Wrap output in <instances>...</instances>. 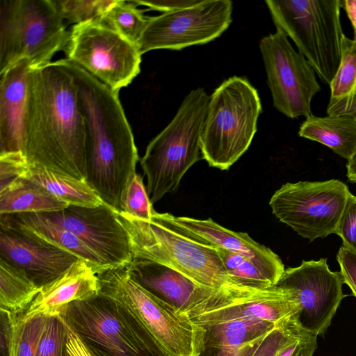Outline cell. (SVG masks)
<instances>
[{
    "label": "cell",
    "instance_id": "6da1fadb",
    "mask_svg": "<svg viewBox=\"0 0 356 356\" xmlns=\"http://www.w3.org/2000/svg\"><path fill=\"white\" fill-rule=\"evenodd\" d=\"M23 134L29 165L86 181V120L74 79L58 61L30 72Z\"/></svg>",
    "mask_w": 356,
    "mask_h": 356
},
{
    "label": "cell",
    "instance_id": "7a4b0ae2",
    "mask_svg": "<svg viewBox=\"0 0 356 356\" xmlns=\"http://www.w3.org/2000/svg\"><path fill=\"white\" fill-rule=\"evenodd\" d=\"M72 75L88 133L86 181L102 202L123 211L139 160L131 127L114 91L67 58L57 60Z\"/></svg>",
    "mask_w": 356,
    "mask_h": 356
},
{
    "label": "cell",
    "instance_id": "3957f363",
    "mask_svg": "<svg viewBox=\"0 0 356 356\" xmlns=\"http://www.w3.org/2000/svg\"><path fill=\"white\" fill-rule=\"evenodd\" d=\"M115 213L128 234L132 259L168 266L196 283L215 290L245 288L229 277L212 246L180 232L154 214L147 220L124 211Z\"/></svg>",
    "mask_w": 356,
    "mask_h": 356
},
{
    "label": "cell",
    "instance_id": "277c9868",
    "mask_svg": "<svg viewBox=\"0 0 356 356\" xmlns=\"http://www.w3.org/2000/svg\"><path fill=\"white\" fill-rule=\"evenodd\" d=\"M209 100L204 88L191 90L171 122L147 145L140 165L152 204L176 191L188 170L202 159L200 140Z\"/></svg>",
    "mask_w": 356,
    "mask_h": 356
},
{
    "label": "cell",
    "instance_id": "5b68a950",
    "mask_svg": "<svg viewBox=\"0 0 356 356\" xmlns=\"http://www.w3.org/2000/svg\"><path fill=\"white\" fill-rule=\"evenodd\" d=\"M262 111L260 98L241 76L225 80L209 96L201 152L209 166L228 170L248 150Z\"/></svg>",
    "mask_w": 356,
    "mask_h": 356
},
{
    "label": "cell",
    "instance_id": "8992f818",
    "mask_svg": "<svg viewBox=\"0 0 356 356\" xmlns=\"http://www.w3.org/2000/svg\"><path fill=\"white\" fill-rule=\"evenodd\" d=\"M63 19L56 0H0V75L22 60L50 63L69 40Z\"/></svg>",
    "mask_w": 356,
    "mask_h": 356
},
{
    "label": "cell",
    "instance_id": "52a82bcc",
    "mask_svg": "<svg viewBox=\"0 0 356 356\" xmlns=\"http://www.w3.org/2000/svg\"><path fill=\"white\" fill-rule=\"evenodd\" d=\"M277 30L289 37L329 86L339 67L343 36L341 0H267Z\"/></svg>",
    "mask_w": 356,
    "mask_h": 356
},
{
    "label": "cell",
    "instance_id": "ba28073f",
    "mask_svg": "<svg viewBox=\"0 0 356 356\" xmlns=\"http://www.w3.org/2000/svg\"><path fill=\"white\" fill-rule=\"evenodd\" d=\"M58 316L93 356H168L126 308L99 292L70 303Z\"/></svg>",
    "mask_w": 356,
    "mask_h": 356
},
{
    "label": "cell",
    "instance_id": "9c48e42d",
    "mask_svg": "<svg viewBox=\"0 0 356 356\" xmlns=\"http://www.w3.org/2000/svg\"><path fill=\"white\" fill-rule=\"evenodd\" d=\"M99 293L119 302L144 327L168 356H192L193 324L141 286L129 264L97 273Z\"/></svg>",
    "mask_w": 356,
    "mask_h": 356
},
{
    "label": "cell",
    "instance_id": "30bf717a",
    "mask_svg": "<svg viewBox=\"0 0 356 356\" xmlns=\"http://www.w3.org/2000/svg\"><path fill=\"white\" fill-rule=\"evenodd\" d=\"M350 192L337 179L286 183L269 205L277 219L310 241L336 234Z\"/></svg>",
    "mask_w": 356,
    "mask_h": 356
},
{
    "label": "cell",
    "instance_id": "8fae6325",
    "mask_svg": "<svg viewBox=\"0 0 356 356\" xmlns=\"http://www.w3.org/2000/svg\"><path fill=\"white\" fill-rule=\"evenodd\" d=\"M64 51L68 60L116 92L140 71L137 45L99 20L74 25Z\"/></svg>",
    "mask_w": 356,
    "mask_h": 356
},
{
    "label": "cell",
    "instance_id": "7c38bea8",
    "mask_svg": "<svg viewBox=\"0 0 356 356\" xmlns=\"http://www.w3.org/2000/svg\"><path fill=\"white\" fill-rule=\"evenodd\" d=\"M259 49L275 108L290 118L312 115V100L321 86L305 56L279 30L264 37Z\"/></svg>",
    "mask_w": 356,
    "mask_h": 356
},
{
    "label": "cell",
    "instance_id": "4fadbf2b",
    "mask_svg": "<svg viewBox=\"0 0 356 356\" xmlns=\"http://www.w3.org/2000/svg\"><path fill=\"white\" fill-rule=\"evenodd\" d=\"M232 9L229 0H201L191 7L149 17L136 45L143 54L208 43L227 29Z\"/></svg>",
    "mask_w": 356,
    "mask_h": 356
},
{
    "label": "cell",
    "instance_id": "5bb4252c",
    "mask_svg": "<svg viewBox=\"0 0 356 356\" xmlns=\"http://www.w3.org/2000/svg\"><path fill=\"white\" fill-rule=\"evenodd\" d=\"M343 280L340 272H332L327 259L302 261L295 268L285 269L275 286L291 292L300 310L293 318L304 331L324 334L341 300Z\"/></svg>",
    "mask_w": 356,
    "mask_h": 356
},
{
    "label": "cell",
    "instance_id": "9a60e30c",
    "mask_svg": "<svg viewBox=\"0 0 356 356\" xmlns=\"http://www.w3.org/2000/svg\"><path fill=\"white\" fill-rule=\"evenodd\" d=\"M300 310L293 294L273 286L266 289L217 290L185 314L195 325L235 320H261L277 324Z\"/></svg>",
    "mask_w": 356,
    "mask_h": 356
},
{
    "label": "cell",
    "instance_id": "2e32d148",
    "mask_svg": "<svg viewBox=\"0 0 356 356\" xmlns=\"http://www.w3.org/2000/svg\"><path fill=\"white\" fill-rule=\"evenodd\" d=\"M91 249L108 267L128 265L132 254L128 234L115 211L103 203L95 207L69 205L43 213Z\"/></svg>",
    "mask_w": 356,
    "mask_h": 356
},
{
    "label": "cell",
    "instance_id": "e0dca14e",
    "mask_svg": "<svg viewBox=\"0 0 356 356\" xmlns=\"http://www.w3.org/2000/svg\"><path fill=\"white\" fill-rule=\"evenodd\" d=\"M154 216L199 242L247 257L265 272L275 285L285 270L278 255L270 248L252 239L247 233L226 229L211 218L200 220L156 211Z\"/></svg>",
    "mask_w": 356,
    "mask_h": 356
},
{
    "label": "cell",
    "instance_id": "ac0fdd59",
    "mask_svg": "<svg viewBox=\"0 0 356 356\" xmlns=\"http://www.w3.org/2000/svg\"><path fill=\"white\" fill-rule=\"evenodd\" d=\"M0 257L24 271L41 288L79 259L5 226H1L0 230Z\"/></svg>",
    "mask_w": 356,
    "mask_h": 356
},
{
    "label": "cell",
    "instance_id": "d6986e66",
    "mask_svg": "<svg viewBox=\"0 0 356 356\" xmlns=\"http://www.w3.org/2000/svg\"><path fill=\"white\" fill-rule=\"evenodd\" d=\"M129 267L132 276L141 286L184 314L217 291L202 286L179 271L155 262L132 259Z\"/></svg>",
    "mask_w": 356,
    "mask_h": 356
},
{
    "label": "cell",
    "instance_id": "ffe728a7",
    "mask_svg": "<svg viewBox=\"0 0 356 356\" xmlns=\"http://www.w3.org/2000/svg\"><path fill=\"white\" fill-rule=\"evenodd\" d=\"M99 292L96 270L88 262L78 259L58 277L42 287L29 309L18 320L25 321L38 314L58 316L70 303L88 299Z\"/></svg>",
    "mask_w": 356,
    "mask_h": 356
},
{
    "label": "cell",
    "instance_id": "44dd1931",
    "mask_svg": "<svg viewBox=\"0 0 356 356\" xmlns=\"http://www.w3.org/2000/svg\"><path fill=\"white\" fill-rule=\"evenodd\" d=\"M31 70L22 60L0 75V154L25 156L23 128Z\"/></svg>",
    "mask_w": 356,
    "mask_h": 356
},
{
    "label": "cell",
    "instance_id": "7402d4cb",
    "mask_svg": "<svg viewBox=\"0 0 356 356\" xmlns=\"http://www.w3.org/2000/svg\"><path fill=\"white\" fill-rule=\"evenodd\" d=\"M1 226L14 229L38 242L70 252L88 262L97 273L108 268L74 234L50 220L43 213L1 215Z\"/></svg>",
    "mask_w": 356,
    "mask_h": 356
},
{
    "label": "cell",
    "instance_id": "603a6c76",
    "mask_svg": "<svg viewBox=\"0 0 356 356\" xmlns=\"http://www.w3.org/2000/svg\"><path fill=\"white\" fill-rule=\"evenodd\" d=\"M298 134L328 147L346 160L356 150V120L350 116L311 115L301 124Z\"/></svg>",
    "mask_w": 356,
    "mask_h": 356
},
{
    "label": "cell",
    "instance_id": "cb8c5ba5",
    "mask_svg": "<svg viewBox=\"0 0 356 356\" xmlns=\"http://www.w3.org/2000/svg\"><path fill=\"white\" fill-rule=\"evenodd\" d=\"M24 179L43 188L68 205L95 207L104 203L86 181L40 166L29 164Z\"/></svg>",
    "mask_w": 356,
    "mask_h": 356
},
{
    "label": "cell",
    "instance_id": "d4e9b609",
    "mask_svg": "<svg viewBox=\"0 0 356 356\" xmlns=\"http://www.w3.org/2000/svg\"><path fill=\"white\" fill-rule=\"evenodd\" d=\"M69 205L43 188L25 179H17L0 188V214L44 213L62 210Z\"/></svg>",
    "mask_w": 356,
    "mask_h": 356
},
{
    "label": "cell",
    "instance_id": "484cf974",
    "mask_svg": "<svg viewBox=\"0 0 356 356\" xmlns=\"http://www.w3.org/2000/svg\"><path fill=\"white\" fill-rule=\"evenodd\" d=\"M330 87L327 115L356 120V40L346 35L341 42V63Z\"/></svg>",
    "mask_w": 356,
    "mask_h": 356
},
{
    "label": "cell",
    "instance_id": "4316f807",
    "mask_svg": "<svg viewBox=\"0 0 356 356\" xmlns=\"http://www.w3.org/2000/svg\"><path fill=\"white\" fill-rule=\"evenodd\" d=\"M277 324L261 320L240 319L212 325H193V343L243 346L263 337Z\"/></svg>",
    "mask_w": 356,
    "mask_h": 356
},
{
    "label": "cell",
    "instance_id": "83f0119b",
    "mask_svg": "<svg viewBox=\"0 0 356 356\" xmlns=\"http://www.w3.org/2000/svg\"><path fill=\"white\" fill-rule=\"evenodd\" d=\"M24 271L0 257V309L18 317L41 291Z\"/></svg>",
    "mask_w": 356,
    "mask_h": 356
},
{
    "label": "cell",
    "instance_id": "f1b7e54d",
    "mask_svg": "<svg viewBox=\"0 0 356 356\" xmlns=\"http://www.w3.org/2000/svg\"><path fill=\"white\" fill-rule=\"evenodd\" d=\"M132 1H115L98 19L134 44H137L149 17Z\"/></svg>",
    "mask_w": 356,
    "mask_h": 356
},
{
    "label": "cell",
    "instance_id": "f546056e",
    "mask_svg": "<svg viewBox=\"0 0 356 356\" xmlns=\"http://www.w3.org/2000/svg\"><path fill=\"white\" fill-rule=\"evenodd\" d=\"M228 275L238 285L253 289L275 286L271 278L247 257L214 248Z\"/></svg>",
    "mask_w": 356,
    "mask_h": 356
},
{
    "label": "cell",
    "instance_id": "4dcf8cb0",
    "mask_svg": "<svg viewBox=\"0 0 356 356\" xmlns=\"http://www.w3.org/2000/svg\"><path fill=\"white\" fill-rule=\"evenodd\" d=\"M302 331L293 317L287 318L264 336L252 356H277L284 347L297 339Z\"/></svg>",
    "mask_w": 356,
    "mask_h": 356
},
{
    "label": "cell",
    "instance_id": "1f68e13d",
    "mask_svg": "<svg viewBox=\"0 0 356 356\" xmlns=\"http://www.w3.org/2000/svg\"><path fill=\"white\" fill-rule=\"evenodd\" d=\"M63 19L76 24L98 20L114 0H56Z\"/></svg>",
    "mask_w": 356,
    "mask_h": 356
},
{
    "label": "cell",
    "instance_id": "d6a6232c",
    "mask_svg": "<svg viewBox=\"0 0 356 356\" xmlns=\"http://www.w3.org/2000/svg\"><path fill=\"white\" fill-rule=\"evenodd\" d=\"M67 330L60 316H49L35 356H68Z\"/></svg>",
    "mask_w": 356,
    "mask_h": 356
},
{
    "label": "cell",
    "instance_id": "836d02e7",
    "mask_svg": "<svg viewBox=\"0 0 356 356\" xmlns=\"http://www.w3.org/2000/svg\"><path fill=\"white\" fill-rule=\"evenodd\" d=\"M152 204L143 177L136 173L127 188L123 211L132 217L149 220L156 212Z\"/></svg>",
    "mask_w": 356,
    "mask_h": 356
},
{
    "label": "cell",
    "instance_id": "e575fe53",
    "mask_svg": "<svg viewBox=\"0 0 356 356\" xmlns=\"http://www.w3.org/2000/svg\"><path fill=\"white\" fill-rule=\"evenodd\" d=\"M48 317L44 314H38L25 321H21L17 356H35Z\"/></svg>",
    "mask_w": 356,
    "mask_h": 356
},
{
    "label": "cell",
    "instance_id": "d590c367",
    "mask_svg": "<svg viewBox=\"0 0 356 356\" xmlns=\"http://www.w3.org/2000/svg\"><path fill=\"white\" fill-rule=\"evenodd\" d=\"M263 337L243 346L193 343L192 356H252Z\"/></svg>",
    "mask_w": 356,
    "mask_h": 356
},
{
    "label": "cell",
    "instance_id": "8d00e7d4",
    "mask_svg": "<svg viewBox=\"0 0 356 356\" xmlns=\"http://www.w3.org/2000/svg\"><path fill=\"white\" fill-rule=\"evenodd\" d=\"M29 163L22 153L0 154V188L24 179Z\"/></svg>",
    "mask_w": 356,
    "mask_h": 356
},
{
    "label": "cell",
    "instance_id": "74e56055",
    "mask_svg": "<svg viewBox=\"0 0 356 356\" xmlns=\"http://www.w3.org/2000/svg\"><path fill=\"white\" fill-rule=\"evenodd\" d=\"M336 234L343 245L356 252V196L350 194L339 220Z\"/></svg>",
    "mask_w": 356,
    "mask_h": 356
},
{
    "label": "cell",
    "instance_id": "f35d334b",
    "mask_svg": "<svg viewBox=\"0 0 356 356\" xmlns=\"http://www.w3.org/2000/svg\"><path fill=\"white\" fill-rule=\"evenodd\" d=\"M343 282L356 298V252L342 245L337 254Z\"/></svg>",
    "mask_w": 356,
    "mask_h": 356
},
{
    "label": "cell",
    "instance_id": "ab89813d",
    "mask_svg": "<svg viewBox=\"0 0 356 356\" xmlns=\"http://www.w3.org/2000/svg\"><path fill=\"white\" fill-rule=\"evenodd\" d=\"M317 346V336L303 330L297 339L284 347L277 356H313Z\"/></svg>",
    "mask_w": 356,
    "mask_h": 356
},
{
    "label": "cell",
    "instance_id": "60d3db41",
    "mask_svg": "<svg viewBox=\"0 0 356 356\" xmlns=\"http://www.w3.org/2000/svg\"><path fill=\"white\" fill-rule=\"evenodd\" d=\"M201 0H134L136 5L147 6L152 10L169 13L191 7L198 3Z\"/></svg>",
    "mask_w": 356,
    "mask_h": 356
},
{
    "label": "cell",
    "instance_id": "b9f144b4",
    "mask_svg": "<svg viewBox=\"0 0 356 356\" xmlns=\"http://www.w3.org/2000/svg\"><path fill=\"white\" fill-rule=\"evenodd\" d=\"M63 320L67 330L66 348L68 356H93L77 333Z\"/></svg>",
    "mask_w": 356,
    "mask_h": 356
},
{
    "label": "cell",
    "instance_id": "7bdbcfd3",
    "mask_svg": "<svg viewBox=\"0 0 356 356\" xmlns=\"http://www.w3.org/2000/svg\"><path fill=\"white\" fill-rule=\"evenodd\" d=\"M343 7L350 20L354 30V40H356V0L341 1Z\"/></svg>",
    "mask_w": 356,
    "mask_h": 356
},
{
    "label": "cell",
    "instance_id": "ee69618b",
    "mask_svg": "<svg viewBox=\"0 0 356 356\" xmlns=\"http://www.w3.org/2000/svg\"><path fill=\"white\" fill-rule=\"evenodd\" d=\"M346 168L348 179L350 182L356 183V150L348 160Z\"/></svg>",
    "mask_w": 356,
    "mask_h": 356
}]
</instances>
